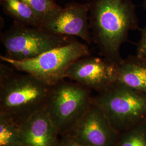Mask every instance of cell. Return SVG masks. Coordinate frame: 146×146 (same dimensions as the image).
Returning <instances> with one entry per match:
<instances>
[{
    "mask_svg": "<svg viewBox=\"0 0 146 146\" xmlns=\"http://www.w3.org/2000/svg\"><path fill=\"white\" fill-rule=\"evenodd\" d=\"M34 11L42 22L56 13L62 7L55 0H23Z\"/></svg>",
    "mask_w": 146,
    "mask_h": 146,
    "instance_id": "obj_15",
    "label": "cell"
},
{
    "mask_svg": "<svg viewBox=\"0 0 146 146\" xmlns=\"http://www.w3.org/2000/svg\"><path fill=\"white\" fill-rule=\"evenodd\" d=\"M116 146H146V121L121 133Z\"/></svg>",
    "mask_w": 146,
    "mask_h": 146,
    "instance_id": "obj_14",
    "label": "cell"
},
{
    "mask_svg": "<svg viewBox=\"0 0 146 146\" xmlns=\"http://www.w3.org/2000/svg\"><path fill=\"white\" fill-rule=\"evenodd\" d=\"M90 55L87 44L76 38L66 44L52 48L31 60L15 61L0 56L5 62L21 72L28 73L52 86L66 78L68 68L78 58Z\"/></svg>",
    "mask_w": 146,
    "mask_h": 146,
    "instance_id": "obj_4",
    "label": "cell"
},
{
    "mask_svg": "<svg viewBox=\"0 0 146 146\" xmlns=\"http://www.w3.org/2000/svg\"><path fill=\"white\" fill-rule=\"evenodd\" d=\"M23 146H59L60 136L44 110L33 115L21 125Z\"/></svg>",
    "mask_w": 146,
    "mask_h": 146,
    "instance_id": "obj_10",
    "label": "cell"
},
{
    "mask_svg": "<svg viewBox=\"0 0 146 146\" xmlns=\"http://www.w3.org/2000/svg\"><path fill=\"white\" fill-rule=\"evenodd\" d=\"M0 146H23L21 125L0 115Z\"/></svg>",
    "mask_w": 146,
    "mask_h": 146,
    "instance_id": "obj_13",
    "label": "cell"
},
{
    "mask_svg": "<svg viewBox=\"0 0 146 146\" xmlns=\"http://www.w3.org/2000/svg\"><path fill=\"white\" fill-rule=\"evenodd\" d=\"M64 134L84 146H116L120 133L99 107L92 102L82 117Z\"/></svg>",
    "mask_w": 146,
    "mask_h": 146,
    "instance_id": "obj_7",
    "label": "cell"
},
{
    "mask_svg": "<svg viewBox=\"0 0 146 146\" xmlns=\"http://www.w3.org/2000/svg\"><path fill=\"white\" fill-rule=\"evenodd\" d=\"M0 4L4 13L14 22L27 26H42V21L23 0H0Z\"/></svg>",
    "mask_w": 146,
    "mask_h": 146,
    "instance_id": "obj_12",
    "label": "cell"
},
{
    "mask_svg": "<svg viewBox=\"0 0 146 146\" xmlns=\"http://www.w3.org/2000/svg\"><path fill=\"white\" fill-rule=\"evenodd\" d=\"M59 146H84L77 141L73 140L67 135H62L60 136V142Z\"/></svg>",
    "mask_w": 146,
    "mask_h": 146,
    "instance_id": "obj_17",
    "label": "cell"
},
{
    "mask_svg": "<svg viewBox=\"0 0 146 146\" xmlns=\"http://www.w3.org/2000/svg\"><path fill=\"white\" fill-rule=\"evenodd\" d=\"M116 82L146 94V59L129 55L117 66Z\"/></svg>",
    "mask_w": 146,
    "mask_h": 146,
    "instance_id": "obj_11",
    "label": "cell"
},
{
    "mask_svg": "<svg viewBox=\"0 0 146 146\" xmlns=\"http://www.w3.org/2000/svg\"><path fill=\"white\" fill-rule=\"evenodd\" d=\"M117 66L106 58L89 55L73 63L65 77L98 93L116 81Z\"/></svg>",
    "mask_w": 146,
    "mask_h": 146,
    "instance_id": "obj_8",
    "label": "cell"
},
{
    "mask_svg": "<svg viewBox=\"0 0 146 146\" xmlns=\"http://www.w3.org/2000/svg\"><path fill=\"white\" fill-rule=\"evenodd\" d=\"M89 22L93 42L99 55L119 64L123 60L121 48L130 31L139 28L133 0H93Z\"/></svg>",
    "mask_w": 146,
    "mask_h": 146,
    "instance_id": "obj_1",
    "label": "cell"
},
{
    "mask_svg": "<svg viewBox=\"0 0 146 146\" xmlns=\"http://www.w3.org/2000/svg\"><path fill=\"white\" fill-rule=\"evenodd\" d=\"M90 2H71L42 22L41 28L58 35L78 37L90 45L93 41L89 22Z\"/></svg>",
    "mask_w": 146,
    "mask_h": 146,
    "instance_id": "obj_9",
    "label": "cell"
},
{
    "mask_svg": "<svg viewBox=\"0 0 146 146\" xmlns=\"http://www.w3.org/2000/svg\"><path fill=\"white\" fill-rule=\"evenodd\" d=\"M51 85L31 74L0 63V115L21 125L44 110Z\"/></svg>",
    "mask_w": 146,
    "mask_h": 146,
    "instance_id": "obj_2",
    "label": "cell"
},
{
    "mask_svg": "<svg viewBox=\"0 0 146 146\" xmlns=\"http://www.w3.org/2000/svg\"><path fill=\"white\" fill-rule=\"evenodd\" d=\"M136 55L146 59V26L140 29V38L136 44Z\"/></svg>",
    "mask_w": 146,
    "mask_h": 146,
    "instance_id": "obj_16",
    "label": "cell"
},
{
    "mask_svg": "<svg viewBox=\"0 0 146 146\" xmlns=\"http://www.w3.org/2000/svg\"><path fill=\"white\" fill-rule=\"evenodd\" d=\"M92 91L64 78L52 85L44 111L60 135L67 132L92 104Z\"/></svg>",
    "mask_w": 146,
    "mask_h": 146,
    "instance_id": "obj_5",
    "label": "cell"
},
{
    "mask_svg": "<svg viewBox=\"0 0 146 146\" xmlns=\"http://www.w3.org/2000/svg\"><path fill=\"white\" fill-rule=\"evenodd\" d=\"M75 38L54 34L41 27L27 26L14 22L9 29L1 34L0 41L5 49L3 55L5 58L25 61L66 44Z\"/></svg>",
    "mask_w": 146,
    "mask_h": 146,
    "instance_id": "obj_6",
    "label": "cell"
},
{
    "mask_svg": "<svg viewBox=\"0 0 146 146\" xmlns=\"http://www.w3.org/2000/svg\"><path fill=\"white\" fill-rule=\"evenodd\" d=\"M143 8H145V9L146 10V0H143Z\"/></svg>",
    "mask_w": 146,
    "mask_h": 146,
    "instance_id": "obj_18",
    "label": "cell"
},
{
    "mask_svg": "<svg viewBox=\"0 0 146 146\" xmlns=\"http://www.w3.org/2000/svg\"><path fill=\"white\" fill-rule=\"evenodd\" d=\"M92 102L120 133L146 121V94L120 82L115 81L92 96Z\"/></svg>",
    "mask_w": 146,
    "mask_h": 146,
    "instance_id": "obj_3",
    "label": "cell"
}]
</instances>
